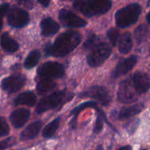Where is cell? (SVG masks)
<instances>
[{
    "label": "cell",
    "instance_id": "24",
    "mask_svg": "<svg viewBox=\"0 0 150 150\" xmlns=\"http://www.w3.org/2000/svg\"><path fill=\"white\" fill-rule=\"evenodd\" d=\"M148 34V29L145 25H141L138 26L134 32L135 39L136 40L138 43H141L143 42L146 38V35Z\"/></svg>",
    "mask_w": 150,
    "mask_h": 150
},
{
    "label": "cell",
    "instance_id": "7",
    "mask_svg": "<svg viewBox=\"0 0 150 150\" xmlns=\"http://www.w3.org/2000/svg\"><path fill=\"white\" fill-rule=\"evenodd\" d=\"M79 98H91L96 99L103 105H108L112 99V96L105 88L103 86H92L82 92Z\"/></svg>",
    "mask_w": 150,
    "mask_h": 150
},
{
    "label": "cell",
    "instance_id": "5",
    "mask_svg": "<svg viewBox=\"0 0 150 150\" xmlns=\"http://www.w3.org/2000/svg\"><path fill=\"white\" fill-rule=\"evenodd\" d=\"M111 53V49L109 45L102 42L91 50V53L87 56L86 61L91 67H99L106 61Z\"/></svg>",
    "mask_w": 150,
    "mask_h": 150
},
{
    "label": "cell",
    "instance_id": "30",
    "mask_svg": "<svg viewBox=\"0 0 150 150\" xmlns=\"http://www.w3.org/2000/svg\"><path fill=\"white\" fill-rule=\"evenodd\" d=\"M103 121L104 119L103 117H102V115L100 114H98V117H97L96 122H95V127H94V133H96V134H98L101 132L103 127Z\"/></svg>",
    "mask_w": 150,
    "mask_h": 150
},
{
    "label": "cell",
    "instance_id": "8",
    "mask_svg": "<svg viewBox=\"0 0 150 150\" xmlns=\"http://www.w3.org/2000/svg\"><path fill=\"white\" fill-rule=\"evenodd\" d=\"M7 21L10 26L15 28H22L30 21V17L27 11L19 7H13L9 11Z\"/></svg>",
    "mask_w": 150,
    "mask_h": 150
},
{
    "label": "cell",
    "instance_id": "4",
    "mask_svg": "<svg viewBox=\"0 0 150 150\" xmlns=\"http://www.w3.org/2000/svg\"><path fill=\"white\" fill-rule=\"evenodd\" d=\"M142 13V7L138 3H133L119 10L115 13V22L117 26L126 28L134 24Z\"/></svg>",
    "mask_w": 150,
    "mask_h": 150
},
{
    "label": "cell",
    "instance_id": "38",
    "mask_svg": "<svg viewBox=\"0 0 150 150\" xmlns=\"http://www.w3.org/2000/svg\"><path fill=\"white\" fill-rule=\"evenodd\" d=\"M141 150H147V149H141Z\"/></svg>",
    "mask_w": 150,
    "mask_h": 150
},
{
    "label": "cell",
    "instance_id": "32",
    "mask_svg": "<svg viewBox=\"0 0 150 150\" xmlns=\"http://www.w3.org/2000/svg\"><path fill=\"white\" fill-rule=\"evenodd\" d=\"M38 1L40 3V4H42L43 7H46L49 5L51 0H38Z\"/></svg>",
    "mask_w": 150,
    "mask_h": 150
},
{
    "label": "cell",
    "instance_id": "15",
    "mask_svg": "<svg viewBox=\"0 0 150 150\" xmlns=\"http://www.w3.org/2000/svg\"><path fill=\"white\" fill-rule=\"evenodd\" d=\"M42 127V122L41 121H37L28 125L22 131L20 136V140L21 142L32 140L36 138L39 134Z\"/></svg>",
    "mask_w": 150,
    "mask_h": 150
},
{
    "label": "cell",
    "instance_id": "21",
    "mask_svg": "<svg viewBox=\"0 0 150 150\" xmlns=\"http://www.w3.org/2000/svg\"><path fill=\"white\" fill-rule=\"evenodd\" d=\"M56 86L57 84L54 81L51 80V79L42 77V79L39 80V81L37 83L36 88L37 91L40 94H43L53 90L56 87Z\"/></svg>",
    "mask_w": 150,
    "mask_h": 150
},
{
    "label": "cell",
    "instance_id": "16",
    "mask_svg": "<svg viewBox=\"0 0 150 150\" xmlns=\"http://www.w3.org/2000/svg\"><path fill=\"white\" fill-rule=\"evenodd\" d=\"M41 34L44 37L54 35L59 30V25L51 18H44L40 23Z\"/></svg>",
    "mask_w": 150,
    "mask_h": 150
},
{
    "label": "cell",
    "instance_id": "33",
    "mask_svg": "<svg viewBox=\"0 0 150 150\" xmlns=\"http://www.w3.org/2000/svg\"><path fill=\"white\" fill-rule=\"evenodd\" d=\"M117 150H132V146L130 145H126V146L120 147V149Z\"/></svg>",
    "mask_w": 150,
    "mask_h": 150
},
{
    "label": "cell",
    "instance_id": "37",
    "mask_svg": "<svg viewBox=\"0 0 150 150\" xmlns=\"http://www.w3.org/2000/svg\"><path fill=\"white\" fill-rule=\"evenodd\" d=\"M147 7H150V0H149V1H148V2H147Z\"/></svg>",
    "mask_w": 150,
    "mask_h": 150
},
{
    "label": "cell",
    "instance_id": "12",
    "mask_svg": "<svg viewBox=\"0 0 150 150\" xmlns=\"http://www.w3.org/2000/svg\"><path fill=\"white\" fill-rule=\"evenodd\" d=\"M137 60L138 59L136 56H131L129 58L120 62L113 71V76L115 78H119L127 74L134 67V66L137 63Z\"/></svg>",
    "mask_w": 150,
    "mask_h": 150
},
{
    "label": "cell",
    "instance_id": "18",
    "mask_svg": "<svg viewBox=\"0 0 150 150\" xmlns=\"http://www.w3.org/2000/svg\"><path fill=\"white\" fill-rule=\"evenodd\" d=\"M36 95L32 92H25L20 94L14 101L16 105H27L33 106L36 103Z\"/></svg>",
    "mask_w": 150,
    "mask_h": 150
},
{
    "label": "cell",
    "instance_id": "27",
    "mask_svg": "<svg viewBox=\"0 0 150 150\" xmlns=\"http://www.w3.org/2000/svg\"><path fill=\"white\" fill-rule=\"evenodd\" d=\"M10 133V127L5 119L0 117V137H4Z\"/></svg>",
    "mask_w": 150,
    "mask_h": 150
},
{
    "label": "cell",
    "instance_id": "3",
    "mask_svg": "<svg viewBox=\"0 0 150 150\" xmlns=\"http://www.w3.org/2000/svg\"><path fill=\"white\" fill-rule=\"evenodd\" d=\"M73 93L65 90L54 92L40 100L36 107V111L38 114H41L57 108L60 105H64L73 99Z\"/></svg>",
    "mask_w": 150,
    "mask_h": 150
},
{
    "label": "cell",
    "instance_id": "36",
    "mask_svg": "<svg viewBox=\"0 0 150 150\" xmlns=\"http://www.w3.org/2000/svg\"><path fill=\"white\" fill-rule=\"evenodd\" d=\"M146 20H147L148 23H149L150 24V11L149 12V13H148L147 16H146Z\"/></svg>",
    "mask_w": 150,
    "mask_h": 150
},
{
    "label": "cell",
    "instance_id": "1",
    "mask_svg": "<svg viewBox=\"0 0 150 150\" xmlns=\"http://www.w3.org/2000/svg\"><path fill=\"white\" fill-rule=\"evenodd\" d=\"M81 41V36L76 31H67L61 34L53 44L45 45L47 55L62 57L73 51Z\"/></svg>",
    "mask_w": 150,
    "mask_h": 150
},
{
    "label": "cell",
    "instance_id": "31",
    "mask_svg": "<svg viewBox=\"0 0 150 150\" xmlns=\"http://www.w3.org/2000/svg\"><path fill=\"white\" fill-rule=\"evenodd\" d=\"M16 1L19 4L23 6V7L29 9V10H31L34 7V3L32 0H16Z\"/></svg>",
    "mask_w": 150,
    "mask_h": 150
},
{
    "label": "cell",
    "instance_id": "10",
    "mask_svg": "<svg viewBox=\"0 0 150 150\" xmlns=\"http://www.w3.org/2000/svg\"><path fill=\"white\" fill-rule=\"evenodd\" d=\"M59 18L61 23L67 27L81 28L87 24L84 19L78 16L73 12L65 9L60 10L59 13Z\"/></svg>",
    "mask_w": 150,
    "mask_h": 150
},
{
    "label": "cell",
    "instance_id": "9",
    "mask_svg": "<svg viewBox=\"0 0 150 150\" xmlns=\"http://www.w3.org/2000/svg\"><path fill=\"white\" fill-rule=\"evenodd\" d=\"M26 77L22 74H15L5 78L1 81V88L8 93H15L23 87Z\"/></svg>",
    "mask_w": 150,
    "mask_h": 150
},
{
    "label": "cell",
    "instance_id": "20",
    "mask_svg": "<svg viewBox=\"0 0 150 150\" xmlns=\"http://www.w3.org/2000/svg\"><path fill=\"white\" fill-rule=\"evenodd\" d=\"M133 47V40L130 33L126 32L119 40V50L122 54H128Z\"/></svg>",
    "mask_w": 150,
    "mask_h": 150
},
{
    "label": "cell",
    "instance_id": "13",
    "mask_svg": "<svg viewBox=\"0 0 150 150\" xmlns=\"http://www.w3.org/2000/svg\"><path fill=\"white\" fill-rule=\"evenodd\" d=\"M133 83L139 93H146L150 89V76L142 72H136L133 76Z\"/></svg>",
    "mask_w": 150,
    "mask_h": 150
},
{
    "label": "cell",
    "instance_id": "25",
    "mask_svg": "<svg viewBox=\"0 0 150 150\" xmlns=\"http://www.w3.org/2000/svg\"><path fill=\"white\" fill-rule=\"evenodd\" d=\"M100 42H102V41L100 40L98 37L95 36V35H92L89 36L88 39L86 40V42H84L83 48L86 50H92L95 47H96L97 45H99Z\"/></svg>",
    "mask_w": 150,
    "mask_h": 150
},
{
    "label": "cell",
    "instance_id": "19",
    "mask_svg": "<svg viewBox=\"0 0 150 150\" xmlns=\"http://www.w3.org/2000/svg\"><path fill=\"white\" fill-rule=\"evenodd\" d=\"M1 48L9 53H14L19 48V45L14 39L9 36L7 33L3 34L1 38Z\"/></svg>",
    "mask_w": 150,
    "mask_h": 150
},
{
    "label": "cell",
    "instance_id": "29",
    "mask_svg": "<svg viewBox=\"0 0 150 150\" xmlns=\"http://www.w3.org/2000/svg\"><path fill=\"white\" fill-rule=\"evenodd\" d=\"M16 144V139L13 137H10L5 140L0 141V150H4L9 147H11Z\"/></svg>",
    "mask_w": 150,
    "mask_h": 150
},
{
    "label": "cell",
    "instance_id": "28",
    "mask_svg": "<svg viewBox=\"0 0 150 150\" xmlns=\"http://www.w3.org/2000/svg\"><path fill=\"white\" fill-rule=\"evenodd\" d=\"M139 123H140V120L139 119H134V120H130L129 122H127L125 125V128L130 134H133L135 131H136V128L139 126Z\"/></svg>",
    "mask_w": 150,
    "mask_h": 150
},
{
    "label": "cell",
    "instance_id": "34",
    "mask_svg": "<svg viewBox=\"0 0 150 150\" xmlns=\"http://www.w3.org/2000/svg\"><path fill=\"white\" fill-rule=\"evenodd\" d=\"M95 150H104V149H103V146H102V145H98V146H97V148H96V149Z\"/></svg>",
    "mask_w": 150,
    "mask_h": 150
},
{
    "label": "cell",
    "instance_id": "22",
    "mask_svg": "<svg viewBox=\"0 0 150 150\" xmlns=\"http://www.w3.org/2000/svg\"><path fill=\"white\" fill-rule=\"evenodd\" d=\"M60 124V118L55 119L53 120L52 122L47 125L45 127H44L43 130H42V136L46 139H50L52 137L54 134H55L56 131L58 129L59 126Z\"/></svg>",
    "mask_w": 150,
    "mask_h": 150
},
{
    "label": "cell",
    "instance_id": "14",
    "mask_svg": "<svg viewBox=\"0 0 150 150\" xmlns=\"http://www.w3.org/2000/svg\"><path fill=\"white\" fill-rule=\"evenodd\" d=\"M31 112L26 108H19L13 111L10 117L12 125L16 128H21L23 127L30 117Z\"/></svg>",
    "mask_w": 150,
    "mask_h": 150
},
{
    "label": "cell",
    "instance_id": "23",
    "mask_svg": "<svg viewBox=\"0 0 150 150\" xmlns=\"http://www.w3.org/2000/svg\"><path fill=\"white\" fill-rule=\"evenodd\" d=\"M40 59V54L39 51H37V50L31 51L25 60L24 67L26 69L32 68L37 65Z\"/></svg>",
    "mask_w": 150,
    "mask_h": 150
},
{
    "label": "cell",
    "instance_id": "6",
    "mask_svg": "<svg viewBox=\"0 0 150 150\" xmlns=\"http://www.w3.org/2000/svg\"><path fill=\"white\" fill-rule=\"evenodd\" d=\"M65 73L64 66L56 62H48L41 64L38 69V74L40 77L48 79H60Z\"/></svg>",
    "mask_w": 150,
    "mask_h": 150
},
{
    "label": "cell",
    "instance_id": "17",
    "mask_svg": "<svg viewBox=\"0 0 150 150\" xmlns=\"http://www.w3.org/2000/svg\"><path fill=\"white\" fill-rule=\"evenodd\" d=\"M144 108V105L143 103L136 104L130 106H126L122 108L118 114L119 120H125L130 117L136 115L143 111Z\"/></svg>",
    "mask_w": 150,
    "mask_h": 150
},
{
    "label": "cell",
    "instance_id": "2",
    "mask_svg": "<svg viewBox=\"0 0 150 150\" xmlns=\"http://www.w3.org/2000/svg\"><path fill=\"white\" fill-rule=\"evenodd\" d=\"M112 6L111 0H74L73 7L87 17L106 13Z\"/></svg>",
    "mask_w": 150,
    "mask_h": 150
},
{
    "label": "cell",
    "instance_id": "35",
    "mask_svg": "<svg viewBox=\"0 0 150 150\" xmlns=\"http://www.w3.org/2000/svg\"><path fill=\"white\" fill-rule=\"evenodd\" d=\"M2 18L1 16H0V32L1 30V27H2Z\"/></svg>",
    "mask_w": 150,
    "mask_h": 150
},
{
    "label": "cell",
    "instance_id": "26",
    "mask_svg": "<svg viewBox=\"0 0 150 150\" xmlns=\"http://www.w3.org/2000/svg\"><path fill=\"white\" fill-rule=\"evenodd\" d=\"M107 36H108V40L111 43L112 46H115L117 45V42L119 40V37H120V31L116 28H112L109 29L107 32Z\"/></svg>",
    "mask_w": 150,
    "mask_h": 150
},
{
    "label": "cell",
    "instance_id": "11",
    "mask_svg": "<svg viewBox=\"0 0 150 150\" xmlns=\"http://www.w3.org/2000/svg\"><path fill=\"white\" fill-rule=\"evenodd\" d=\"M129 80H125L120 85L118 90V100L124 103H131L137 100V95L133 89Z\"/></svg>",
    "mask_w": 150,
    "mask_h": 150
}]
</instances>
